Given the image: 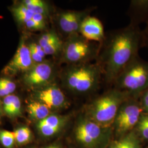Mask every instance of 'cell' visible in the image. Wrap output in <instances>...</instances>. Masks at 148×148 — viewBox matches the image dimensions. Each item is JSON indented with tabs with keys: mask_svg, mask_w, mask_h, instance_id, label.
<instances>
[{
	"mask_svg": "<svg viewBox=\"0 0 148 148\" xmlns=\"http://www.w3.org/2000/svg\"><path fill=\"white\" fill-rule=\"evenodd\" d=\"M140 48L142 30L139 26L130 24L107 33L95 62L101 68L103 81L113 85L123 69L138 56Z\"/></svg>",
	"mask_w": 148,
	"mask_h": 148,
	"instance_id": "cell-1",
	"label": "cell"
},
{
	"mask_svg": "<svg viewBox=\"0 0 148 148\" xmlns=\"http://www.w3.org/2000/svg\"><path fill=\"white\" fill-rule=\"evenodd\" d=\"M63 85L76 95H87L98 90L103 81L101 68L97 63L69 65L62 76Z\"/></svg>",
	"mask_w": 148,
	"mask_h": 148,
	"instance_id": "cell-2",
	"label": "cell"
},
{
	"mask_svg": "<svg viewBox=\"0 0 148 148\" xmlns=\"http://www.w3.org/2000/svg\"><path fill=\"white\" fill-rule=\"evenodd\" d=\"M113 85L130 95L140 96L148 88V62L138 55L123 69Z\"/></svg>",
	"mask_w": 148,
	"mask_h": 148,
	"instance_id": "cell-3",
	"label": "cell"
},
{
	"mask_svg": "<svg viewBox=\"0 0 148 148\" xmlns=\"http://www.w3.org/2000/svg\"><path fill=\"white\" fill-rule=\"evenodd\" d=\"M101 43L87 40L79 33L68 36L63 43L62 59L68 65L91 63L97 58Z\"/></svg>",
	"mask_w": 148,
	"mask_h": 148,
	"instance_id": "cell-4",
	"label": "cell"
},
{
	"mask_svg": "<svg viewBox=\"0 0 148 148\" xmlns=\"http://www.w3.org/2000/svg\"><path fill=\"white\" fill-rule=\"evenodd\" d=\"M130 95L125 91L114 88L97 98L90 108L92 118L100 123L112 121L116 116L121 104Z\"/></svg>",
	"mask_w": 148,
	"mask_h": 148,
	"instance_id": "cell-5",
	"label": "cell"
},
{
	"mask_svg": "<svg viewBox=\"0 0 148 148\" xmlns=\"http://www.w3.org/2000/svg\"><path fill=\"white\" fill-rule=\"evenodd\" d=\"M125 103L120 106L115 117L117 128L121 132L132 129L138 123L143 111L141 105L135 101Z\"/></svg>",
	"mask_w": 148,
	"mask_h": 148,
	"instance_id": "cell-6",
	"label": "cell"
},
{
	"mask_svg": "<svg viewBox=\"0 0 148 148\" xmlns=\"http://www.w3.org/2000/svg\"><path fill=\"white\" fill-rule=\"evenodd\" d=\"M93 8L82 11H67L59 14L58 23L60 30L68 36L79 33V28L85 18L90 16Z\"/></svg>",
	"mask_w": 148,
	"mask_h": 148,
	"instance_id": "cell-7",
	"label": "cell"
},
{
	"mask_svg": "<svg viewBox=\"0 0 148 148\" xmlns=\"http://www.w3.org/2000/svg\"><path fill=\"white\" fill-rule=\"evenodd\" d=\"M54 68L53 64L44 61L35 64L32 69L26 72L24 81L29 86H40L48 84L53 78Z\"/></svg>",
	"mask_w": 148,
	"mask_h": 148,
	"instance_id": "cell-8",
	"label": "cell"
},
{
	"mask_svg": "<svg viewBox=\"0 0 148 148\" xmlns=\"http://www.w3.org/2000/svg\"><path fill=\"white\" fill-rule=\"evenodd\" d=\"M29 46L21 41L11 62L4 69V73L14 74L18 72H27L34 65Z\"/></svg>",
	"mask_w": 148,
	"mask_h": 148,
	"instance_id": "cell-9",
	"label": "cell"
},
{
	"mask_svg": "<svg viewBox=\"0 0 148 148\" xmlns=\"http://www.w3.org/2000/svg\"><path fill=\"white\" fill-rule=\"evenodd\" d=\"M79 34L87 40L101 43L106 34L101 21L97 18L88 16L81 24Z\"/></svg>",
	"mask_w": 148,
	"mask_h": 148,
	"instance_id": "cell-10",
	"label": "cell"
},
{
	"mask_svg": "<svg viewBox=\"0 0 148 148\" xmlns=\"http://www.w3.org/2000/svg\"><path fill=\"white\" fill-rule=\"evenodd\" d=\"M37 99L49 109L62 107L66 98L62 90L56 86H51L37 91Z\"/></svg>",
	"mask_w": 148,
	"mask_h": 148,
	"instance_id": "cell-11",
	"label": "cell"
},
{
	"mask_svg": "<svg viewBox=\"0 0 148 148\" xmlns=\"http://www.w3.org/2000/svg\"><path fill=\"white\" fill-rule=\"evenodd\" d=\"M101 130L95 122H81L76 129V137L82 143L90 144L99 137Z\"/></svg>",
	"mask_w": 148,
	"mask_h": 148,
	"instance_id": "cell-12",
	"label": "cell"
},
{
	"mask_svg": "<svg viewBox=\"0 0 148 148\" xmlns=\"http://www.w3.org/2000/svg\"><path fill=\"white\" fill-rule=\"evenodd\" d=\"M128 15L131 24L139 26L143 22H148V0H133L131 2Z\"/></svg>",
	"mask_w": 148,
	"mask_h": 148,
	"instance_id": "cell-13",
	"label": "cell"
},
{
	"mask_svg": "<svg viewBox=\"0 0 148 148\" xmlns=\"http://www.w3.org/2000/svg\"><path fill=\"white\" fill-rule=\"evenodd\" d=\"M63 119L60 117L52 115L38 122L37 128L41 133L46 137L52 136L58 131L62 125Z\"/></svg>",
	"mask_w": 148,
	"mask_h": 148,
	"instance_id": "cell-14",
	"label": "cell"
},
{
	"mask_svg": "<svg viewBox=\"0 0 148 148\" xmlns=\"http://www.w3.org/2000/svg\"><path fill=\"white\" fill-rule=\"evenodd\" d=\"M3 108L5 114L10 117L21 115V101L18 97L10 95L3 98Z\"/></svg>",
	"mask_w": 148,
	"mask_h": 148,
	"instance_id": "cell-15",
	"label": "cell"
},
{
	"mask_svg": "<svg viewBox=\"0 0 148 148\" xmlns=\"http://www.w3.org/2000/svg\"><path fill=\"white\" fill-rule=\"evenodd\" d=\"M27 109L30 116L39 121L50 115V109L40 101H35L30 103L27 106Z\"/></svg>",
	"mask_w": 148,
	"mask_h": 148,
	"instance_id": "cell-16",
	"label": "cell"
},
{
	"mask_svg": "<svg viewBox=\"0 0 148 148\" xmlns=\"http://www.w3.org/2000/svg\"><path fill=\"white\" fill-rule=\"evenodd\" d=\"M23 3L34 14L47 16L49 7L46 2L41 0H25Z\"/></svg>",
	"mask_w": 148,
	"mask_h": 148,
	"instance_id": "cell-17",
	"label": "cell"
},
{
	"mask_svg": "<svg viewBox=\"0 0 148 148\" xmlns=\"http://www.w3.org/2000/svg\"><path fill=\"white\" fill-rule=\"evenodd\" d=\"M13 13L18 21L24 24L31 20L34 14V13L28 9L23 3L14 8Z\"/></svg>",
	"mask_w": 148,
	"mask_h": 148,
	"instance_id": "cell-18",
	"label": "cell"
},
{
	"mask_svg": "<svg viewBox=\"0 0 148 148\" xmlns=\"http://www.w3.org/2000/svg\"><path fill=\"white\" fill-rule=\"evenodd\" d=\"M13 133L16 142L20 145L26 144L32 139V132L28 127H20Z\"/></svg>",
	"mask_w": 148,
	"mask_h": 148,
	"instance_id": "cell-19",
	"label": "cell"
},
{
	"mask_svg": "<svg viewBox=\"0 0 148 148\" xmlns=\"http://www.w3.org/2000/svg\"><path fill=\"white\" fill-rule=\"evenodd\" d=\"M62 41L58 35L53 31L47 32L42 34L38 39V44L44 48L54 43Z\"/></svg>",
	"mask_w": 148,
	"mask_h": 148,
	"instance_id": "cell-20",
	"label": "cell"
},
{
	"mask_svg": "<svg viewBox=\"0 0 148 148\" xmlns=\"http://www.w3.org/2000/svg\"><path fill=\"white\" fill-rule=\"evenodd\" d=\"M15 142L13 132H10L7 130L0 131V142L4 147L12 148Z\"/></svg>",
	"mask_w": 148,
	"mask_h": 148,
	"instance_id": "cell-21",
	"label": "cell"
},
{
	"mask_svg": "<svg viewBox=\"0 0 148 148\" xmlns=\"http://www.w3.org/2000/svg\"><path fill=\"white\" fill-rule=\"evenodd\" d=\"M110 148H139L137 142L133 138H127L114 144Z\"/></svg>",
	"mask_w": 148,
	"mask_h": 148,
	"instance_id": "cell-22",
	"label": "cell"
},
{
	"mask_svg": "<svg viewBox=\"0 0 148 148\" xmlns=\"http://www.w3.org/2000/svg\"><path fill=\"white\" fill-rule=\"evenodd\" d=\"M63 46V41H60L57 43H54L52 45H50L47 47L44 48L43 50L46 55L53 56L58 54V53L62 52Z\"/></svg>",
	"mask_w": 148,
	"mask_h": 148,
	"instance_id": "cell-23",
	"label": "cell"
},
{
	"mask_svg": "<svg viewBox=\"0 0 148 148\" xmlns=\"http://www.w3.org/2000/svg\"><path fill=\"white\" fill-rule=\"evenodd\" d=\"M138 129L144 138L148 139V121L145 114H142L138 122Z\"/></svg>",
	"mask_w": 148,
	"mask_h": 148,
	"instance_id": "cell-24",
	"label": "cell"
},
{
	"mask_svg": "<svg viewBox=\"0 0 148 148\" xmlns=\"http://www.w3.org/2000/svg\"><path fill=\"white\" fill-rule=\"evenodd\" d=\"M0 86L7 91L10 95L16 90V85L11 79L7 78L0 79Z\"/></svg>",
	"mask_w": 148,
	"mask_h": 148,
	"instance_id": "cell-25",
	"label": "cell"
},
{
	"mask_svg": "<svg viewBox=\"0 0 148 148\" xmlns=\"http://www.w3.org/2000/svg\"><path fill=\"white\" fill-rule=\"evenodd\" d=\"M25 24L28 29L33 30H41L44 29L46 25V23H40L32 19L27 22Z\"/></svg>",
	"mask_w": 148,
	"mask_h": 148,
	"instance_id": "cell-26",
	"label": "cell"
},
{
	"mask_svg": "<svg viewBox=\"0 0 148 148\" xmlns=\"http://www.w3.org/2000/svg\"><path fill=\"white\" fill-rule=\"evenodd\" d=\"M29 47L30 51H33L35 53L39 54L43 58H45L46 57V54L44 52L43 48L41 46H40L38 43H32L29 46Z\"/></svg>",
	"mask_w": 148,
	"mask_h": 148,
	"instance_id": "cell-27",
	"label": "cell"
},
{
	"mask_svg": "<svg viewBox=\"0 0 148 148\" xmlns=\"http://www.w3.org/2000/svg\"><path fill=\"white\" fill-rule=\"evenodd\" d=\"M141 99V106L143 111L148 114V88L140 95Z\"/></svg>",
	"mask_w": 148,
	"mask_h": 148,
	"instance_id": "cell-28",
	"label": "cell"
},
{
	"mask_svg": "<svg viewBox=\"0 0 148 148\" xmlns=\"http://www.w3.org/2000/svg\"><path fill=\"white\" fill-rule=\"evenodd\" d=\"M142 47L148 48V22L145 29L142 30Z\"/></svg>",
	"mask_w": 148,
	"mask_h": 148,
	"instance_id": "cell-29",
	"label": "cell"
},
{
	"mask_svg": "<svg viewBox=\"0 0 148 148\" xmlns=\"http://www.w3.org/2000/svg\"><path fill=\"white\" fill-rule=\"evenodd\" d=\"M47 148H58V147H55V146H51V147H48Z\"/></svg>",
	"mask_w": 148,
	"mask_h": 148,
	"instance_id": "cell-30",
	"label": "cell"
},
{
	"mask_svg": "<svg viewBox=\"0 0 148 148\" xmlns=\"http://www.w3.org/2000/svg\"><path fill=\"white\" fill-rule=\"evenodd\" d=\"M0 106H1V103H0Z\"/></svg>",
	"mask_w": 148,
	"mask_h": 148,
	"instance_id": "cell-31",
	"label": "cell"
}]
</instances>
